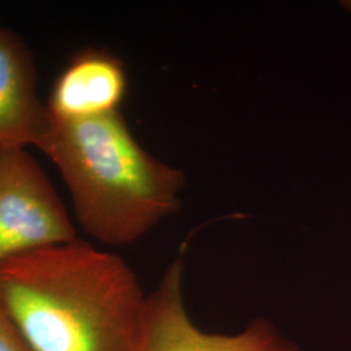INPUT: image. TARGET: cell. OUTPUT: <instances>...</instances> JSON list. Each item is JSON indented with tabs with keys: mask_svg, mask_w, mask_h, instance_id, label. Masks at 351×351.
<instances>
[{
	"mask_svg": "<svg viewBox=\"0 0 351 351\" xmlns=\"http://www.w3.org/2000/svg\"><path fill=\"white\" fill-rule=\"evenodd\" d=\"M0 297L33 351H138L147 295L123 258L88 241L1 264Z\"/></svg>",
	"mask_w": 351,
	"mask_h": 351,
	"instance_id": "6da1fadb",
	"label": "cell"
},
{
	"mask_svg": "<svg viewBox=\"0 0 351 351\" xmlns=\"http://www.w3.org/2000/svg\"><path fill=\"white\" fill-rule=\"evenodd\" d=\"M39 150L63 177L80 226L103 245H132L180 210L185 176L145 150L120 112L53 119Z\"/></svg>",
	"mask_w": 351,
	"mask_h": 351,
	"instance_id": "7a4b0ae2",
	"label": "cell"
},
{
	"mask_svg": "<svg viewBox=\"0 0 351 351\" xmlns=\"http://www.w3.org/2000/svg\"><path fill=\"white\" fill-rule=\"evenodd\" d=\"M77 239L69 213L37 159L27 149L0 147V265Z\"/></svg>",
	"mask_w": 351,
	"mask_h": 351,
	"instance_id": "3957f363",
	"label": "cell"
},
{
	"mask_svg": "<svg viewBox=\"0 0 351 351\" xmlns=\"http://www.w3.org/2000/svg\"><path fill=\"white\" fill-rule=\"evenodd\" d=\"M184 254L164 272L146 298L138 351H298L272 323L255 319L241 333H206L194 326L184 302Z\"/></svg>",
	"mask_w": 351,
	"mask_h": 351,
	"instance_id": "277c9868",
	"label": "cell"
},
{
	"mask_svg": "<svg viewBox=\"0 0 351 351\" xmlns=\"http://www.w3.org/2000/svg\"><path fill=\"white\" fill-rule=\"evenodd\" d=\"M53 128L37 91V66L25 40L0 25V147L40 149Z\"/></svg>",
	"mask_w": 351,
	"mask_h": 351,
	"instance_id": "5b68a950",
	"label": "cell"
},
{
	"mask_svg": "<svg viewBox=\"0 0 351 351\" xmlns=\"http://www.w3.org/2000/svg\"><path fill=\"white\" fill-rule=\"evenodd\" d=\"M126 91L123 60L108 51L85 49L56 77L47 107L56 121H84L120 112Z\"/></svg>",
	"mask_w": 351,
	"mask_h": 351,
	"instance_id": "8992f818",
	"label": "cell"
},
{
	"mask_svg": "<svg viewBox=\"0 0 351 351\" xmlns=\"http://www.w3.org/2000/svg\"><path fill=\"white\" fill-rule=\"evenodd\" d=\"M0 351H33L0 297Z\"/></svg>",
	"mask_w": 351,
	"mask_h": 351,
	"instance_id": "52a82bcc",
	"label": "cell"
},
{
	"mask_svg": "<svg viewBox=\"0 0 351 351\" xmlns=\"http://www.w3.org/2000/svg\"><path fill=\"white\" fill-rule=\"evenodd\" d=\"M345 7H346L349 11H351V1H346V3H345Z\"/></svg>",
	"mask_w": 351,
	"mask_h": 351,
	"instance_id": "ba28073f",
	"label": "cell"
}]
</instances>
